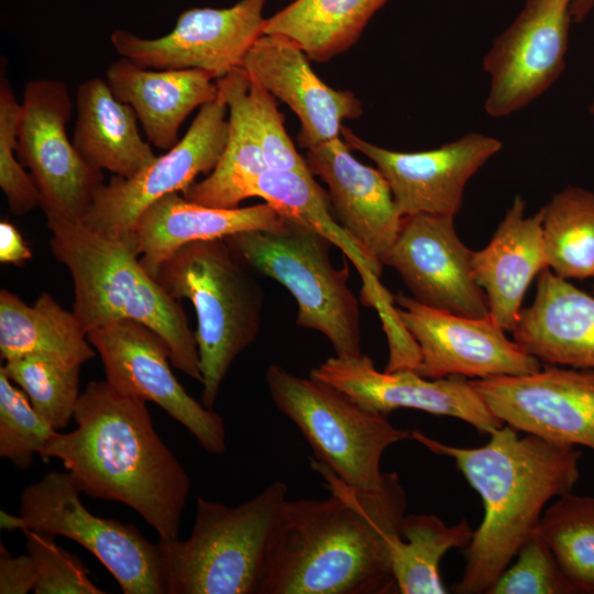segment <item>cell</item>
<instances>
[{"label": "cell", "instance_id": "26", "mask_svg": "<svg viewBox=\"0 0 594 594\" xmlns=\"http://www.w3.org/2000/svg\"><path fill=\"white\" fill-rule=\"evenodd\" d=\"M250 197H261L280 216L295 219L329 239L349 256L362 280V300L375 307L384 329L397 324L392 296L380 283L383 265L373 261L331 216L328 195L315 182L312 174L295 170L266 169L253 182Z\"/></svg>", "mask_w": 594, "mask_h": 594}, {"label": "cell", "instance_id": "2", "mask_svg": "<svg viewBox=\"0 0 594 594\" xmlns=\"http://www.w3.org/2000/svg\"><path fill=\"white\" fill-rule=\"evenodd\" d=\"M74 420L73 431L50 438L41 459L62 461L81 493L132 508L160 540L179 538L190 479L156 432L146 400L107 380L92 381L79 396Z\"/></svg>", "mask_w": 594, "mask_h": 594}, {"label": "cell", "instance_id": "21", "mask_svg": "<svg viewBox=\"0 0 594 594\" xmlns=\"http://www.w3.org/2000/svg\"><path fill=\"white\" fill-rule=\"evenodd\" d=\"M305 160L327 185L337 221L383 265L403 219L384 175L355 160L340 136L307 150Z\"/></svg>", "mask_w": 594, "mask_h": 594}, {"label": "cell", "instance_id": "45", "mask_svg": "<svg viewBox=\"0 0 594 594\" xmlns=\"http://www.w3.org/2000/svg\"><path fill=\"white\" fill-rule=\"evenodd\" d=\"M593 293H594V284H593Z\"/></svg>", "mask_w": 594, "mask_h": 594}, {"label": "cell", "instance_id": "8", "mask_svg": "<svg viewBox=\"0 0 594 594\" xmlns=\"http://www.w3.org/2000/svg\"><path fill=\"white\" fill-rule=\"evenodd\" d=\"M265 380L275 406L297 426L315 460L354 488L371 491L383 484V453L410 439L411 430L394 427L387 416L310 375L300 377L272 364Z\"/></svg>", "mask_w": 594, "mask_h": 594}, {"label": "cell", "instance_id": "29", "mask_svg": "<svg viewBox=\"0 0 594 594\" xmlns=\"http://www.w3.org/2000/svg\"><path fill=\"white\" fill-rule=\"evenodd\" d=\"M0 354L6 361L42 355L80 367L96 350L73 311L64 309L48 293L30 306L18 295L0 290Z\"/></svg>", "mask_w": 594, "mask_h": 594}, {"label": "cell", "instance_id": "12", "mask_svg": "<svg viewBox=\"0 0 594 594\" xmlns=\"http://www.w3.org/2000/svg\"><path fill=\"white\" fill-rule=\"evenodd\" d=\"M573 0H526L483 58L488 77L485 112L510 116L530 105L565 66Z\"/></svg>", "mask_w": 594, "mask_h": 594}, {"label": "cell", "instance_id": "20", "mask_svg": "<svg viewBox=\"0 0 594 594\" xmlns=\"http://www.w3.org/2000/svg\"><path fill=\"white\" fill-rule=\"evenodd\" d=\"M306 53L292 40L263 34L246 53L242 68L258 86L298 117L300 146L309 150L339 138L343 120L362 114L351 91L336 90L311 69Z\"/></svg>", "mask_w": 594, "mask_h": 594}, {"label": "cell", "instance_id": "43", "mask_svg": "<svg viewBox=\"0 0 594 594\" xmlns=\"http://www.w3.org/2000/svg\"><path fill=\"white\" fill-rule=\"evenodd\" d=\"M0 527L3 530L14 531L23 530L22 517L19 515H12L6 510H0Z\"/></svg>", "mask_w": 594, "mask_h": 594}, {"label": "cell", "instance_id": "35", "mask_svg": "<svg viewBox=\"0 0 594 594\" xmlns=\"http://www.w3.org/2000/svg\"><path fill=\"white\" fill-rule=\"evenodd\" d=\"M56 431L0 369V455L28 470Z\"/></svg>", "mask_w": 594, "mask_h": 594}, {"label": "cell", "instance_id": "9", "mask_svg": "<svg viewBox=\"0 0 594 594\" xmlns=\"http://www.w3.org/2000/svg\"><path fill=\"white\" fill-rule=\"evenodd\" d=\"M80 493L67 472L51 471L28 485L20 497L23 530L77 542L105 565L124 594H166L157 543L131 524L94 515Z\"/></svg>", "mask_w": 594, "mask_h": 594}, {"label": "cell", "instance_id": "11", "mask_svg": "<svg viewBox=\"0 0 594 594\" xmlns=\"http://www.w3.org/2000/svg\"><path fill=\"white\" fill-rule=\"evenodd\" d=\"M227 112L228 107L219 96L201 106L174 147L135 176L114 175L109 184H103L81 223L135 250L133 229L141 213L160 198L183 191L199 174H210L217 166L229 135Z\"/></svg>", "mask_w": 594, "mask_h": 594}, {"label": "cell", "instance_id": "10", "mask_svg": "<svg viewBox=\"0 0 594 594\" xmlns=\"http://www.w3.org/2000/svg\"><path fill=\"white\" fill-rule=\"evenodd\" d=\"M70 114L72 98L65 82L29 81L21 102L15 154L31 170L46 217L81 222L105 183L102 172L89 166L69 141L66 123Z\"/></svg>", "mask_w": 594, "mask_h": 594}, {"label": "cell", "instance_id": "40", "mask_svg": "<svg viewBox=\"0 0 594 594\" xmlns=\"http://www.w3.org/2000/svg\"><path fill=\"white\" fill-rule=\"evenodd\" d=\"M37 581V572L31 556H12L0 543V593L1 594H26L34 591Z\"/></svg>", "mask_w": 594, "mask_h": 594}, {"label": "cell", "instance_id": "15", "mask_svg": "<svg viewBox=\"0 0 594 594\" xmlns=\"http://www.w3.org/2000/svg\"><path fill=\"white\" fill-rule=\"evenodd\" d=\"M396 316L417 343L420 361L414 370L427 378L461 375L480 380L525 375L541 362L527 353L490 315L470 318L425 306L413 297L394 296Z\"/></svg>", "mask_w": 594, "mask_h": 594}, {"label": "cell", "instance_id": "36", "mask_svg": "<svg viewBox=\"0 0 594 594\" xmlns=\"http://www.w3.org/2000/svg\"><path fill=\"white\" fill-rule=\"evenodd\" d=\"M488 594H574L576 587L560 568L537 529L517 553V560L499 575Z\"/></svg>", "mask_w": 594, "mask_h": 594}, {"label": "cell", "instance_id": "4", "mask_svg": "<svg viewBox=\"0 0 594 594\" xmlns=\"http://www.w3.org/2000/svg\"><path fill=\"white\" fill-rule=\"evenodd\" d=\"M46 220L50 249L70 273L73 312L86 333L123 320L140 322L165 341L174 367L201 383L196 334L185 310L145 271L135 250L81 222Z\"/></svg>", "mask_w": 594, "mask_h": 594}, {"label": "cell", "instance_id": "13", "mask_svg": "<svg viewBox=\"0 0 594 594\" xmlns=\"http://www.w3.org/2000/svg\"><path fill=\"white\" fill-rule=\"evenodd\" d=\"M87 337L114 388L158 405L208 453L226 451L223 418L185 391L169 366L168 346L157 333L140 322L123 320L97 328Z\"/></svg>", "mask_w": 594, "mask_h": 594}, {"label": "cell", "instance_id": "23", "mask_svg": "<svg viewBox=\"0 0 594 594\" xmlns=\"http://www.w3.org/2000/svg\"><path fill=\"white\" fill-rule=\"evenodd\" d=\"M537 279L534 301L521 309L514 341L544 364L594 369V296L548 267Z\"/></svg>", "mask_w": 594, "mask_h": 594}, {"label": "cell", "instance_id": "28", "mask_svg": "<svg viewBox=\"0 0 594 594\" xmlns=\"http://www.w3.org/2000/svg\"><path fill=\"white\" fill-rule=\"evenodd\" d=\"M216 82L218 96L229 110L227 145L208 177L194 182L182 194L187 200L202 206L232 209L250 198L253 182L268 167L246 109L249 75L238 67Z\"/></svg>", "mask_w": 594, "mask_h": 594}, {"label": "cell", "instance_id": "22", "mask_svg": "<svg viewBox=\"0 0 594 594\" xmlns=\"http://www.w3.org/2000/svg\"><path fill=\"white\" fill-rule=\"evenodd\" d=\"M526 202L517 196L490 243L473 252L472 267L484 290L488 315L505 331L516 328L525 294L532 279L548 267L542 239V208L525 215Z\"/></svg>", "mask_w": 594, "mask_h": 594}, {"label": "cell", "instance_id": "32", "mask_svg": "<svg viewBox=\"0 0 594 594\" xmlns=\"http://www.w3.org/2000/svg\"><path fill=\"white\" fill-rule=\"evenodd\" d=\"M542 211L548 268L566 280L594 277V193L566 187Z\"/></svg>", "mask_w": 594, "mask_h": 594}, {"label": "cell", "instance_id": "16", "mask_svg": "<svg viewBox=\"0 0 594 594\" xmlns=\"http://www.w3.org/2000/svg\"><path fill=\"white\" fill-rule=\"evenodd\" d=\"M471 382L504 425L594 450V369L547 364L530 374Z\"/></svg>", "mask_w": 594, "mask_h": 594}, {"label": "cell", "instance_id": "38", "mask_svg": "<svg viewBox=\"0 0 594 594\" xmlns=\"http://www.w3.org/2000/svg\"><path fill=\"white\" fill-rule=\"evenodd\" d=\"M28 553L34 561L37 581L35 594H103L88 575L85 563L61 548L55 537L31 529L22 531Z\"/></svg>", "mask_w": 594, "mask_h": 594}, {"label": "cell", "instance_id": "30", "mask_svg": "<svg viewBox=\"0 0 594 594\" xmlns=\"http://www.w3.org/2000/svg\"><path fill=\"white\" fill-rule=\"evenodd\" d=\"M388 0H295L266 19L264 34L295 42L314 61L342 53Z\"/></svg>", "mask_w": 594, "mask_h": 594}, {"label": "cell", "instance_id": "5", "mask_svg": "<svg viewBox=\"0 0 594 594\" xmlns=\"http://www.w3.org/2000/svg\"><path fill=\"white\" fill-rule=\"evenodd\" d=\"M249 270L224 239H215L182 246L154 277L170 297L194 305L201 400L210 409L232 363L261 329L264 293Z\"/></svg>", "mask_w": 594, "mask_h": 594}, {"label": "cell", "instance_id": "1", "mask_svg": "<svg viewBox=\"0 0 594 594\" xmlns=\"http://www.w3.org/2000/svg\"><path fill=\"white\" fill-rule=\"evenodd\" d=\"M310 461L330 496L285 502L258 594L395 592L391 548L407 507L397 473H385L378 488L364 491Z\"/></svg>", "mask_w": 594, "mask_h": 594}, {"label": "cell", "instance_id": "27", "mask_svg": "<svg viewBox=\"0 0 594 594\" xmlns=\"http://www.w3.org/2000/svg\"><path fill=\"white\" fill-rule=\"evenodd\" d=\"M76 109L73 144L92 168L131 178L156 158L139 132L133 108L117 99L107 81L81 82Z\"/></svg>", "mask_w": 594, "mask_h": 594}, {"label": "cell", "instance_id": "3", "mask_svg": "<svg viewBox=\"0 0 594 594\" xmlns=\"http://www.w3.org/2000/svg\"><path fill=\"white\" fill-rule=\"evenodd\" d=\"M410 439L429 451L451 458L479 493L484 516L466 547L464 569L453 591L487 593L531 534L549 501L572 492L580 479L582 452L502 426L482 447L440 442L419 430Z\"/></svg>", "mask_w": 594, "mask_h": 594}, {"label": "cell", "instance_id": "34", "mask_svg": "<svg viewBox=\"0 0 594 594\" xmlns=\"http://www.w3.org/2000/svg\"><path fill=\"white\" fill-rule=\"evenodd\" d=\"M55 430L65 428L79 399V370L42 355L6 361L0 367Z\"/></svg>", "mask_w": 594, "mask_h": 594}, {"label": "cell", "instance_id": "17", "mask_svg": "<svg viewBox=\"0 0 594 594\" xmlns=\"http://www.w3.org/2000/svg\"><path fill=\"white\" fill-rule=\"evenodd\" d=\"M453 216L418 213L402 219L383 265L394 268L418 302L453 315L485 318L488 305L473 275L471 251Z\"/></svg>", "mask_w": 594, "mask_h": 594}, {"label": "cell", "instance_id": "24", "mask_svg": "<svg viewBox=\"0 0 594 594\" xmlns=\"http://www.w3.org/2000/svg\"><path fill=\"white\" fill-rule=\"evenodd\" d=\"M283 217L268 202L244 208L220 209L168 194L139 217L133 244L145 271L155 277L160 266L182 246L202 240L277 227Z\"/></svg>", "mask_w": 594, "mask_h": 594}, {"label": "cell", "instance_id": "25", "mask_svg": "<svg viewBox=\"0 0 594 594\" xmlns=\"http://www.w3.org/2000/svg\"><path fill=\"white\" fill-rule=\"evenodd\" d=\"M213 76L201 69L150 70L122 57L107 69V82L120 101L131 106L147 140L168 151L178 130L196 108L218 96Z\"/></svg>", "mask_w": 594, "mask_h": 594}, {"label": "cell", "instance_id": "39", "mask_svg": "<svg viewBox=\"0 0 594 594\" xmlns=\"http://www.w3.org/2000/svg\"><path fill=\"white\" fill-rule=\"evenodd\" d=\"M245 103L267 167L311 174L306 160L298 154L285 131L275 98L251 78Z\"/></svg>", "mask_w": 594, "mask_h": 594}, {"label": "cell", "instance_id": "31", "mask_svg": "<svg viewBox=\"0 0 594 594\" xmlns=\"http://www.w3.org/2000/svg\"><path fill=\"white\" fill-rule=\"evenodd\" d=\"M473 529L466 519L448 526L431 514L405 515L400 536L392 543L391 563L402 594H444L440 562L455 548H466Z\"/></svg>", "mask_w": 594, "mask_h": 594}, {"label": "cell", "instance_id": "6", "mask_svg": "<svg viewBox=\"0 0 594 594\" xmlns=\"http://www.w3.org/2000/svg\"><path fill=\"white\" fill-rule=\"evenodd\" d=\"M287 496L275 481L235 507L198 497L189 537L157 542L166 594H258Z\"/></svg>", "mask_w": 594, "mask_h": 594}, {"label": "cell", "instance_id": "19", "mask_svg": "<svg viewBox=\"0 0 594 594\" xmlns=\"http://www.w3.org/2000/svg\"><path fill=\"white\" fill-rule=\"evenodd\" d=\"M310 376L337 387L364 408L384 416L398 408H411L458 418L488 435L504 426L465 376L427 378L410 369L381 372L366 354L329 358L312 369Z\"/></svg>", "mask_w": 594, "mask_h": 594}, {"label": "cell", "instance_id": "41", "mask_svg": "<svg viewBox=\"0 0 594 594\" xmlns=\"http://www.w3.org/2000/svg\"><path fill=\"white\" fill-rule=\"evenodd\" d=\"M32 257V252L15 226L8 220L0 222V262L22 265Z\"/></svg>", "mask_w": 594, "mask_h": 594}, {"label": "cell", "instance_id": "7", "mask_svg": "<svg viewBox=\"0 0 594 594\" xmlns=\"http://www.w3.org/2000/svg\"><path fill=\"white\" fill-rule=\"evenodd\" d=\"M282 217L275 228L242 231L224 240L250 270L293 295L298 326L326 336L337 356H361L360 306L348 285V265L340 270L332 265V242L324 235Z\"/></svg>", "mask_w": 594, "mask_h": 594}, {"label": "cell", "instance_id": "18", "mask_svg": "<svg viewBox=\"0 0 594 594\" xmlns=\"http://www.w3.org/2000/svg\"><path fill=\"white\" fill-rule=\"evenodd\" d=\"M343 141L372 160L389 184L402 215L455 216L466 184L503 143L491 135L471 132L437 148L397 152L372 144L345 127Z\"/></svg>", "mask_w": 594, "mask_h": 594}, {"label": "cell", "instance_id": "44", "mask_svg": "<svg viewBox=\"0 0 594 594\" xmlns=\"http://www.w3.org/2000/svg\"><path fill=\"white\" fill-rule=\"evenodd\" d=\"M590 112H591L592 114H594V97H593L592 103H591V106H590Z\"/></svg>", "mask_w": 594, "mask_h": 594}, {"label": "cell", "instance_id": "33", "mask_svg": "<svg viewBox=\"0 0 594 594\" xmlns=\"http://www.w3.org/2000/svg\"><path fill=\"white\" fill-rule=\"evenodd\" d=\"M538 530L579 593L594 594V496H559L543 510Z\"/></svg>", "mask_w": 594, "mask_h": 594}, {"label": "cell", "instance_id": "14", "mask_svg": "<svg viewBox=\"0 0 594 594\" xmlns=\"http://www.w3.org/2000/svg\"><path fill=\"white\" fill-rule=\"evenodd\" d=\"M266 0H240L229 8H191L175 26L156 38H143L116 30L110 41L116 52L133 63L154 69H201L217 80L241 67L264 33Z\"/></svg>", "mask_w": 594, "mask_h": 594}, {"label": "cell", "instance_id": "42", "mask_svg": "<svg viewBox=\"0 0 594 594\" xmlns=\"http://www.w3.org/2000/svg\"><path fill=\"white\" fill-rule=\"evenodd\" d=\"M594 8V0H573L571 18L573 22H583Z\"/></svg>", "mask_w": 594, "mask_h": 594}, {"label": "cell", "instance_id": "37", "mask_svg": "<svg viewBox=\"0 0 594 594\" xmlns=\"http://www.w3.org/2000/svg\"><path fill=\"white\" fill-rule=\"evenodd\" d=\"M0 77V187L10 211L24 215L40 206V193L15 154L21 103L1 67Z\"/></svg>", "mask_w": 594, "mask_h": 594}]
</instances>
